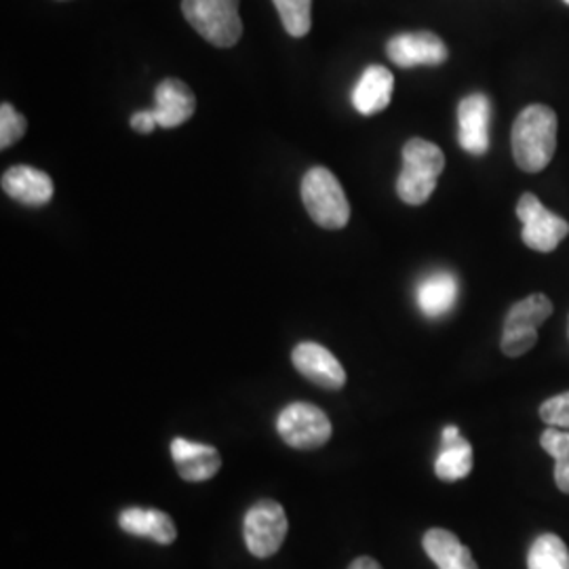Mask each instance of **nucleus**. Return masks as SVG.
<instances>
[{
    "mask_svg": "<svg viewBox=\"0 0 569 569\" xmlns=\"http://www.w3.org/2000/svg\"><path fill=\"white\" fill-rule=\"evenodd\" d=\"M302 201L308 216L327 230H340L350 220L345 188L326 167H312L302 180Z\"/></svg>",
    "mask_w": 569,
    "mask_h": 569,
    "instance_id": "7ed1b4c3",
    "label": "nucleus"
},
{
    "mask_svg": "<svg viewBox=\"0 0 569 569\" xmlns=\"http://www.w3.org/2000/svg\"><path fill=\"white\" fill-rule=\"evenodd\" d=\"M470 470H472L470 443L460 435V428H443L441 449L435 460V475L446 483H453V481L467 479Z\"/></svg>",
    "mask_w": 569,
    "mask_h": 569,
    "instance_id": "dca6fc26",
    "label": "nucleus"
},
{
    "mask_svg": "<svg viewBox=\"0 0 569 569\" xmlns=\"http://www.w3.org/2000/svg\"><path fill=\"white\" fill-rule=\"evenodd\" d=\"M552 315V302L545 293H531L509 310L500 348L507 357H521L538 342V327Z\"/></svg>",
    "mask_w": 569,
    "mask_h": 569,
    "instance_id": "39448f33",
    "label": "nucleus"
},
{
    "mask_svg": "<svg viewBox=\"0 0 569 569\" xmlns=\"http://www.w3.org/2000/svg\"><path fill=\"white\" fill-rule=\"evenodd\" d=\"M287 528L283 507L274 500H260L244 515V545L258 559L272 557L283 547Z\"/></svg>",
    "mask_w": 569,
    "mask_h": 569,
    "instance_id": "0eeeda50",
    "label": "nucleus"
},
{
    "mask_svg": "<svg viewBox=\"0 0 569 569\" xmlns=\"http://www.w3.org/2000/svg\"><path fill=\"white\" fill-rule=\"evenodd\" d=\"M512 157L517 164L528 171H542L555 157L557 148V114L549 106L533 103L512 124Z\"/></svg>",
    "mask_w": 569,
    "mask_h": 569,
    "instance_id": "f257e3e1",
    "label": "nucleus"
},
{
    "mask_svg": "<svg viewBox=\"0 0 569 569\" xmlns=\"http://www.w3.org/2000/svg\"><path fill=\"white\" fill-rule=\"evenodd\" d=\"M390 61L401 68L413 66H439L448 60L449 51L446 42L432 32H406L392 37L387 44Z\"/></svg>",
    "mask_w": 569,
    "mask_h": 569,
    "instance_id": "9d476101",
    "label": "nucleus"
},
{
    "mask_svg": "<svg viewBox=\"0 0 569 569\" xmlns=\"http://www.w3.org/2000/svg\"><path fill=\"white\" fill-rule=\"evenodd\" d=\"M154 100H157V106L152 108L154 119L159 122V127L164 129L180 127L194 114V108H197V100L188 89V84L176 79H164L157 87Z\"/></svg>",
    "mask_w": 569,
    "mask_h": 569,
    "instance_id": "2eb2a0df",
    "label": "nucleus"
},
{
    "mask_svg": "<svg viewBox=\"0 0 569 569\" xmlns=\"http://www.w3.org/2000/svg\"><path fill=\"white\" fill-rule=\"evenodd\" d=\"M171 458L178 467V475L188 483L209 481L222 468V456L218 453V449L188 441L182 437L171 441Z\"/></svg>",
    "mask_w": 569,
    "mask_h": 569,
    "instance_id": "f8f14e48",
    "label": "nucleus"
},
{
    "mask_svg": "<svg viewBox=\"0 0 569 569\" xmlns=\"http://www.w3.org/2000/svg\"><path fill=\"white\" fill-rule=\"evenodd\" d=\"M131 127L138 131V133H152L154 127H159V122L154 119V112L152 110H140L131 117Z\"/></svg>",
    "mask_w": 569,
    "mask_h": 569,
    "instance_id": "393cba45",
    "label": "nucleus"
},
{
    "mask_svg": "<svg viewBox=\"0 0 569 569\" xmlns=\"http://www.w3.org/2000/svg\"><path fill=\"white\" fill-rule=\"evenodd\" d=\"M446 167V154L437 143L413 138L403 146V169L397 180V194L407 204H425L435 192Z\"/></svg>",
    "mask_w": 569,
    "mask_h": 569,
    "instance_id": "f03ea898",
    "label": "nucleus"
},
{
    "mask_svg": "<svg viewBox=\"0 0 569 569\" xmlns=\"http://www.w3.org/2000/svg\"><path fill=\"white\" fill-rule=\"evenodd\" d=\"M458 300V281L451 272L439 270L422 279L416 289V302L428 319L446 317Z\"/></svg>",
    "mask_w": 569,
    "mask_h": 569,
    "instance_id": "f3484780",
    "label": "nucleus"
},
{
    "mask_svg": "<svg viewBox=\"0 0 569 569\" xmlns=\"http://www.w3.org/2000/svg\"><path fill=\"white\" fill-rule=\"evenodd\" d=\"M566 2H568V4H569V0H566Z\"/></svg>",
    "mask_w": 569,
    "mask_h": 569,
    "instance_id": "bb28decb",
    "label": "nucleus"
},
{
    "mask_svg": "<svg viewBox=\"0 0 569 569\" xmlns=\"http://www.w3.org/2000/svg\"><path fill=\"white\" fill-rule=\"evenodd\" d=\"M528 569H569L568 545L557 533H542L528 552Z\"/></svg>",
    "mask_w": 569,
    "mask_h": 569,
    "instance_id": "aec40b11",
    "label": "nucleus"
},
{
    "mask_svg": "<svg viewBox=\"0 0 569 569\" xmlns=\"http://www.w3.org/2000/svg\"><path fill=\"white\" fill-rule=\"evenodd\" d=\"M26 119L20 112L11 106V103H2L0 106V148L7 150L13 143L23 138L26 133Z\"/></svg>",
    "mask_w": 569,
    "mask_h": 569,
    "instance_id": "5701e85b",
    "label": "nucleus"
},
{
    "mask_svg": "<svg viewBox=\"0 0 569 569\" xmlns=\"http://www.w3.org/2000/svg\"><path fill=\"white\" fill-rule=\"evenodd\" d=\"M422 547L428 559L435 561L439 569H479L470 549L448 529H428L422 538Z\"/></svg>",
    "mask_w": 569,
    "mask_h": 569,
    "instance_id": "a211bd4d",
    "label": "nucleus"
},
{
    "mask_svg": "<svg viewBox=\"0 0 569 569\" xmlns=\"http://www.w3.org/2000/svg\"><path fill=\"white\" fill-rule=\"evenodd\" d=\"M272 2L281 16L287 34L302 39L310 32L312 0H272Z\"/></svg>",
    "mask_w": 569,
    "mask_h": 569,
    "instance_id": "4be33fe9",
    "label": "nucleus"
},
{
    "mask_svg": "<svg viewBox=\"0 0 569 569\" xmlns=\"http://www.w3.org/2000/svg\"><path fill=\"white\" fill-rule=\"evenodd\" d=\"M540 446L555 460V483L563 493H569V430L549 427L542 437Z\"/></svg>",
    "mask_w": 569,
    "mask_h": 569,
    "instance_id": "412c9836",
    "label": "nucleus"
},
{
    "mask_svg": "<svg viewBox=\"0 0 569 569\" xmlns=\"http://www.w3.org/2000/svg\"><path fill=\"white\" fill-rule=\"evenodd\" d=\"M395 89V77L385 66H369L352 89V106L359 114L371 117L387 110Z\"/></svg>",
    "mask_w": 569,
    "mask_h": 569,
    "instance_id": "4468645a",
    "label": "nucleus"
},
{
    "mask_svg": "<svg viewBox=\"0 0 569 569\" xmlns=\"http://www.w3.org/2000/svg\"><path fill=\"white\" fill-rule=\"evenodd\" d=\"M2 190L18 203L42 207L53 197V182L41 169H34L28 164H16L4 171Z\"/></svg>",
    "mask_w": 569,
    "mask_h": 569,
    "instance_id": "ddd939ff",
    "label": "nucleus"
},
{
    "mask_svg": "<svg viewBox=\"0 0 569 569\" xmlns=\"http://www.w3.org/2000/svg\"><path fill=\"white\" fill-rule=\"evenodd\" d=\"M348 569H385L376 559H371V557H359V559H355L352 563H350V568Z\"/></svg>",
    "mask_w": 569,
    "mask_h": 569,
    "instance_id": "a878e982",
    "label": "nucleus"
},
{
    "mask_svg": "<svg viewBox=\"0 0 569 569\" xmlns=\"http://www.w3.org/2000/svg\"><path fill=\"white\" fill-rule=\"evenodd\" d=\"M277 430L289 448L319 449L331 439V422L321 407L312 403H289L277 418Z\"/></svg>",
    "mask_w": 569,
    "mask_h": 569,
    "instance_id": "423d86ee",
    "label": "nucleus"
},
{
    "mask_svg": "<svg viewBox=\"0 0 569 569\" xmlns=\"http://www.w3.org/2000/svg\"><path fill=\"white\" fill-rule=\"evenodd\" d=\"M517 218L523 222L521 239L529 249L550 253L569 234V224L549 211L536 194H523L517 203Z\"/></svg>",
    "mask_w": 569,
    "mask_h": 569,
    "instance_id": "6e6552de",
    "label": "nucleus"
},
{
    "mask_svg": "<svg viewBox=\"0 0 569 569\" xmlns=\"http://www.w3.org/2000/svg\"><path fill=\"white\" fill-rule=\"evenodd\" d=\"M183 18L216 47H234L243 34L239 0H183Z\"/></svg>",
    "mask_w": 569,
    "mask_h": 569,
    "instance_id": "20e7f679",
    "label": "nucleus"
},
{
    "mask_svg": "<svg viewBox=\"0 0 569 569\" xmlns=\"http://www.w3.org/2000/svg\"><path fill=\"white\" fill-rule=\"evenodd\" d=\"M540 418L549 427L563 428L569 430V390L563 395L550 397L540 406Z\"/></svg>",
    "mask_w": 569,
    "mask_h": 569,
    "instance_id": "b1692460",
    "label": "nucleus"
},
{
    "mask_svg": "<svg viewBox=\"0 0 569 569\" xmlns=\"http://www.w3.org/2000/svg\"><path fill=\"white\" fill-rule=\"evenodd\" d=\"M122 531L138 536V538H152L159 545H171L178 538V529L173 526L171 517L157 509H140L131 507L124 509L119 517Z\"/></svg>",
    "mask_w": 569,
    "mask_h": 569,
    "instance_id": "6ab92c4d",
    "label": "nucleus"
},
{
    "mask_svg": "<svg viewBox=\"0 0 569 569\" xmlns=\"http://www.w3.org/2000/svg\"><path fill=\"white\" fill-rule=\"evenodd\" d=\"M489 117L491 103L483 93H472L458 106V142L472 157L488 152Z\"/></svg>",
    "mask_w": 569,
    "mask_h": 569,
    "instance_id": "9b49d317",
    "label": "nucleus"
},
{
    "mask_svg": "<svg viewBox=\"0 0 569 569\" xmlns=\"http://www.w3.org/2000/svg\"><path fill=\"white\" fill-rule=\"evenodd\" d=\"M291 361L306 380H310L317 387L340 390L346 385L345 367L326 346L302 342L293 348Z\"/></svg>",
    "mask_w": 569,
    "mask_h": 569,
    "instance_id": "1a4fd4ad",
    "label": "nucleus"
}]
</instances>
